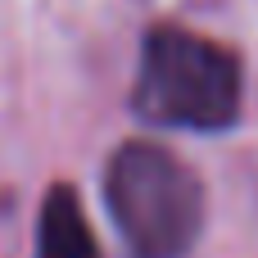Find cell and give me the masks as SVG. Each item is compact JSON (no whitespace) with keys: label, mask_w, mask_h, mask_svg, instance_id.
Returning <instances> with one entry per match:
<instances>
[{"label":"cell","mask_w":258,"mask_h":258,"mask_svg":"<svg viewBox=\"0 0 258 258\" xmlns=\"http://www.w3.org/2000/svg\"><path fill=\"white\" fill-rule=\"evenodd\" d=\"M245 68L240 54L204 32L159 23L141 41L132 113L150 127L227 132L240 122Z\"/></svg>","instance_id":"obj_1"},{"label":"cell","mask_w":258,"mask_h":258,"mask_svg":"<svg viewBox=\"0 0 258 258\" xmlns=\"http://www.w3.org/2000/svg\"><path fill=\"white\" fill-rule=\"evenodd\" d=\"M104 204L132 258H186L204 231V181L159 141H127L104 163Z\"/></svg>","instance_id":"obj_2"},{"label":"cell","mask_w":258,"mask_h":258,"mask_svg":"<svg viewBox=\"0 0 258 258\" xmlns=\"http://www.w3.org/2000/svg\"><path fill=\"white\" fill-rule=\"evenodd\" d=\"M36 258H104L68 181H54L36 213Z\"/></svg>","instance_id":"obj_3"}]
</instances>
